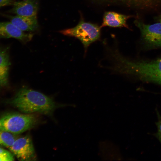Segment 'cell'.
<instances>
[{
	"instance_id": "obj_1",
	"label": "cell",
	"mask_w": 161,
	"mask_h": 161,
	"mask_svg": "<svg viewBox=\"0 0 161 161\" xmlns=\"http://www.w3.org/2000/svg\"><path fill=\"white\" fill-rule=\"evenodd\" d=\"M109 54L114 71L161 85V58L151 61H136L126 58L115 49H111Z\"/></svg>"
},
{
	"instance_id": "obj_7",
	"label": "cell",
	"mask_w": 161,
	"mask_h": 161,
	"mask_svg": "<svg viewBox=\"0 0 161 161\" xmlns=\"http://www.w3.org/2000/svg\"><path fill=\"white\" fill-rule=\"evenodd\" d=\"M32 37V34L24 32L10 21L0 22V39L13 38L25 43Z\"/></svg>"
},
{
	"instance_id": "obj_10",
	"label": "cell",
	"mask_w": 161,
	"mask_h": 161,
	"mask_svg": "<svg viewBox=\"0 0 161 161\" xmlns=\"http://www.w3.org/2000/svg\"><path fill=\"white\" fill-rule=\"evenodd\" d=\"M131 15H127L116 12L108 11L104 13L101 28L105 27H125L129 29L127 24V20L133 17Z\"/></svg>"
},
{
	"instance_id": "obj_11",
	"label": "cell",
	"mask_w": 161,
	"mask_h": 161,
	"mask_svg": "<svg viewBox=\"0 0 161 161\" xmlns=\"http://www.w3.org/2000/svg\"><path fill=\"white\" fill-rule=\"evenodd\" d=\"M10 65L8 48L0 47V87L8 85L9 72Z\"/></svg>"
},
{
	"instance_id": "obj_14",
	"label": "cell",
	"mask_w": 161,
	"mask_h": 161,
	"mask_svg": "<svg viewBox=\"0 0 161 161\" xmlns=\"http://www.w3.org/2000/svg\"><path fill=\"white\" fill-rule=\"evenodd\" d=\"M16 0H0V8L4 7L13 5Z\"/></svg>"
},
{
	"instance_id": "obj_12",
	"label": "cell",
	"mask_w": 161,
	"mask_h": 161,
	"mask_svg": "<svg viewBox=\"0 0 161 161\" xmlns=\"http://www.w3.org/2000/svg\"><path fill=\"white\" fill-rule=\"evenodd\" d=\"M17 138L16 134L0 129V146L9 148Z\"/></svg>"
},
{
	"instance_id": "obj_3",
	"label": "cell",
	"mask_w": 161,
	"mask_h": 161,
	"mask_svg": "<svg viewBox=\"0 0 161 161\" xmlns=\"http://www.w3.org/2000/svg\"><path fill=\"white\" fill-rule=\"evenodd\" d=\"M37 122L32 114L8 113L0 118V129L18 134L32 128Z\"/></svg>"
},
{
	"instance_id": "obj_16",
	"label": "cell",
	"mask_w": 161,
	"mask_h": 161,
	"mask_svg": "<svg viewBox=\"0 0 161 161\" xmlns=\"http://www.w3.org/2000/svg\"><path fill=\"white\" fill-rule=\"evenodd\" d=\"M158 20L161 23V14L159 16L158 18Z\"/></svg>"
},
{
	"instance_id": "obj_2",
	"label": "cell",
	"mask_w": 161,
	"mask_h": 161,
	"mask_svg": "<svg viewBox=\"0 0 161 161\" xmlns=\"http://www.w3.org/2000/svg\"><path fill=\"white\" fill-rule=\"evenodd\" d=\"M9 101L13 106L26 114L39 113L49 114L56 106L51 98L26 87L21 88Z\"/></svg>"
},
{
	"instance_id": "obj_13",
	"label": "cell",
	"mask_w": 161,
	"mask_h": 161,
	"mask_svg": "<svg viewBox=\"0 0 161 161\" xmlns=\"http://www.w3.org/2000/svg\"><path fill=\"white\" fill-rule=\"evenodd\" d=\"M14 156L12 153L0 147V161L14 160H15Z\"/></svg>"
},
{
	"instance_id": "obj_5",
	"label": "cell",
	"mask_w": 161,
	"mask_h": 161,
	"mask_svg": "<svg viewBox=\"0 0 161 161\" xmlns=\"http://www.w3.org/2000/svg\"><path fill=\"white\" fill-rule=\"evenodd\" d=\"M134 23L140 30L142 39L145 43L151 47H161V23L146 24L142 20L137 19Z\"/></svg>"
},
{
	"instance_id": "obj_8",
	"label": "cell",
	"mask_w": 161,
	"mask_h": 161,
	"mask_svg": "<svg viewBox=\"0 0 161 161\" xmlns=\"http://www.w3.org/2000/svg\"><path fill=\"white\" fill-rule=\"evenodd\" d=\"M13 6L11 9L6 12L7 13L23 16H36L38 8L37 0L16 1Z\"/></svg>"
},
{
	"instance_id": "obj_15",
	"label": "cell",
	"mask_w": 161,
	"mask_h": 161,
	"mask_svg": "<svg viewBox=\"0 0 161 161\" xmlns=\"http://www.w3.org/2000/svg\"><path fill=\"white\" fill-rule=\"evenodd\" d=\"M158 116L159 117V120L156 123L158 129L157 136L161 143V117L160 115Z\"/></svg>"
},
{
	"instance_id": "obj_6",
	"label": "cell",
	"mask_w": 161,
	"mask_h": 161,
	"mask_svg": "<svg viewBox=\"0 0 161 161\" xmlns=\"http://www.w3.org/2000/svg\"><path fill=\"white\" fill-rule=\"evenodd\" d=\"M9 149L14 156L20 160H33L36 159L32 142L29 135L17 138Z\"/></svg>"
},
{
	"instance_id": "obj_4",
	"label": "cell",
	"mask_w": 161,
	"mask_h": 161,
	"mask_svg": "<svg viewBox=\"0 0 161 161\" xmlns=\"http://www.w3.org/2000/svg\"><path fill=\"white\" fill-rule=\"evenodd\" d=\"M101 28L96 24L82 19L75 27L62 30L61 32L64 35L74 37L79 39L86 52L91 44L100 38Z\"/></svg>"
},
{
	"instance_id": "obj_9",
	"label": "cell",
	"mask_w": 161,
	"mask_h": 161,
	"mask_svg": "<svg viewBox=\"0 0 161 161\" xmlns=\"http://www.w3.org/2000/svg\"><path fill=\"white\" fill-rule=\"evenodd\" d=\"M0 14L8 18L13 24L23 31H34L38 27L36 16H12L1 13Z\"/></svg>"
}]
</instances>
